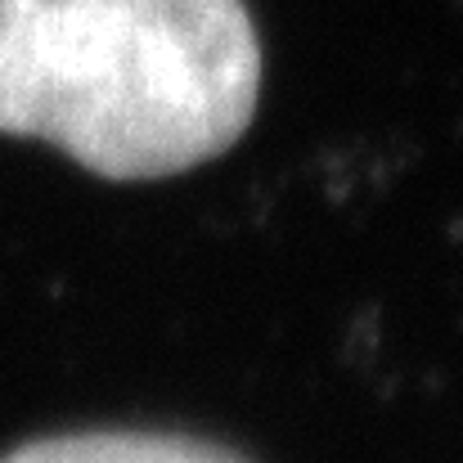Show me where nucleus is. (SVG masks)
Here are the masks:
<instances>
[{"mask_svg":"<svg viewBox=\"0 0 463 463\" xmlns=\"http://www.w3.org/2000/svg\"><path fill=\"white\" fill-rule=\"evenodd\" d=\"M243 0H0V131L104 180L221 157L257 113Z\"/></svg>","mask_w":463,"mask_h":463,"instance_id":"obj_1","label":"nucleus"},{"mask_svg":"<svg viewBox=\"0 0 463 463\" xmlns=\"http://www.w3.org/2000/svg\"><path fill=\"white\" fill-rule=\"evenodd\" d=\"M0 463H243L239 455L166 432H77L18 446Z\"/></svg>","mask_w":463,"mask_h":463,"instance_id":"obj_2","label":"nucleus"}]
</instances>
